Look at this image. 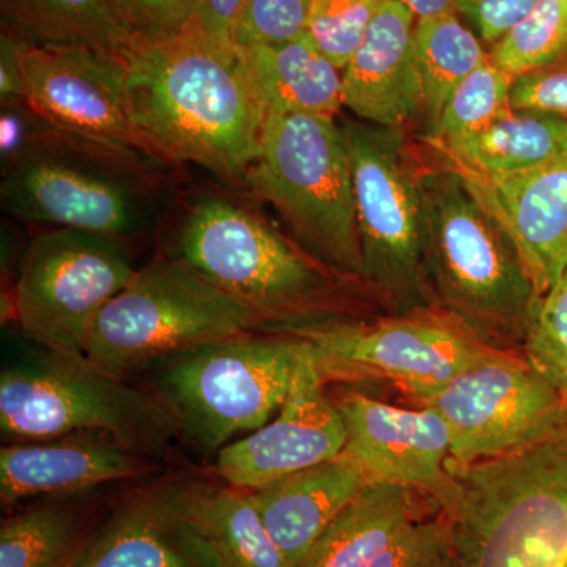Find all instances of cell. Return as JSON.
<instances>
[{
  "instance_id": "cell-1",
  "label": "cell",
  "mask_w": 567,
  "mask_h": 567,
  "mask_svg": "<svg viewBox=\"0 0 567 567\" xmlns=\"http://www.w3.org/2000/svg\"><path fill=\"white\" fill-rule=\"evenodd\" d=\"M134 122L159 162L192 163L244 186L262 144L267 114L238 63L199 28L122 54Z\"/></svg>"
},
{
  "instance_id": "cell-2",
  "label": "cell",
  "mask_w": 567,
  "mask_h": 567,
  "mask_svg": "<svg viewBox=\"0 0 567 567\" xmlns=\"http://www.w3.org/2000/svg\"><path fill=\"white\" fill-rule=\"evenodd\" d=\"M420 185L436 312L477 344L522 353L543 295L516 246L454 167L423 171Z\"/></svg>"
},
{
  "instance_id": "cell-3",
  "label": "cell",
  "mask_w": 567,
  "mask_h": 567,
  "mask_svg": "<svg viewBox=\"0 0 567 567\" xmlns=\"http://www.w3.org/2000/svg\"><path fill=\"white\" fill-rule=\"evenodd\" d=\"M451 473L457 567H567V409L529 445Z\"/></svg>"
},
{
  "instance_id": "cell-4",
  "label": "cell",
  "mask_w": 567,
  "mask_h": 567,
  "mask_svg": "<svg viewBox=\"0 0 567 567\" xmlns=\"http://www.w3.org/2000/svg\"><path fill=\"white\" fill-rule=\"evenodd\" d=\"M171 254L262 317L267 331L293 333L336 322L344 308L341 284L349 281L224 194L189 205Z\"/></svg>"
},
{
  "instance_id": "cell-5",
  "label": "cell",
  "mask_w": 567,
  "mask_h": 567,
  "mask_svg": "<svg viewBox=\"0 0 567 567\" xmlns=\"http://www.w3.org/2000/svg\"><path fill=\"white\" fill-rule=\"evenodd\" d=\"M167 164L82 140L54 125L2 175L0 205L17 221L130 241L152 229Z\"/></svg>"
},
{
  "instance_id": "cell-6",
  "label": "cell",
  "mask_w": 567,
  "mask_h": 567,
  "mask_svg": "<svg viewBox=\"0 0 567 567\" xmlns=\"http://www.w3.org/2000/svg\"><path fill=\"white\" fill-rule=\"evenodd\" d=\"M0 431L9 442L104 432L166 461L178 442L151 391L118 379L85 354L54 352L24 336L3 339Z\"/></svg>"
},
{
  "instance_id": "cell-7",
  "label": "cell",
  "mask_w": 567,
  "mask_h": 567,
  "mask_svg": "<svg viewBox=\"0 0 567 567\" xmlns=\"http://www.w3.org/2000/svg\"><path fill=\"white\" fill-rule=\"evenodd\" d=\"M306 350L301 336L254 331L164 358L137 379L169 416L178 442L218 456L279 412Z\"/></svg>"
},
{
  "instance_id": "cell-8",
  "label": "cell",
  "mask_w": 567,
  "mask_h": 567,
  "mask_svg": "<svg viewBox=\"0 0 567 567\" xmlns=\"http://www.w3.org/2000/svg\"><path fill=\"white\" fill-rule=\"evenodd\" d=\"M244 186L275 208L295 244L349 282H363L352 166L341 123L268 115Z\"/></svg>"
},
{
  "instance_id": "cell-9",
  "label": "cell",
  "mask_w": 567,
  "mask_h": 567,
  "mask_svg": "<svg viewBox=\"0 0 567 567\" xmlns=\"http://www.w3.org/2000/svg\"><path fill=\"white\" fill-rule=\"evenodd\" d=\"M267 331L262 317L173 254L137 268L93 324L85 357L136 380L164 358Z\"/></svg>"
},
{
  "instance_id": "cell-10",
  "label": "cell",
  "mask_w": 567,
  "mask_h": 567,
  "mask_svg": "<svg viewBox=\"0 0 567 567\" xmlns=\"http://www.w3.org/2000/svg\"><path fill=\"white\" fill-rule=\"evenodd\" d=\"M360 235L361 281L394 317L439 315L424 267L420 173L401 126L344 121Z\"/></svg>"
},
{
  "instance_id": "cell-11",
  "label": "cell",
  "mask_w": 567,
  "mask_h": 567,
  "mask_svg": "<svg viewBox=\"0 0 567 567\" xmlns=\"http://www.w3.org/2000/svg\"><path fill=\"white\" fill-rule=\"evenodd\" d=\"M136 270L126 241L82 230H44L21 254L11 319L35 344L85 354L96 319Z\"/></svg>"
},
{
  "instance_id": "cell-12",
  "label": "cell",
  "mask_w": 567,
  "mask_h": 567,
  "mask_svg": "<svg viewBox=\"0 0 567 567\" xmlns=\"http://www.w3.org/2000/svg\"><path fill=\"white\" fill-rule=\"evenodd\" d=\"M290 334L309 342L324 382L383 380L417 406L491 350L440 315L393 317L374 323L336 320Z\"/></svg>"
},
{
  "instance_id": "cell-13",
  "label": "cell",
  "mask_w": 567,
  "mask_h": 567,
  "mask_svg": "<svg viewBox=\"0 0 567 567\" xmlns=\"http://www.w3.org/2000/svg\"><path fill=\"white\" fill-rule=\"evenodd\" d=\"M451 434V466L527 446L561 420L567 401L522 353L486 350L424 405Z\"/></svg>"
},
{
  "instance_id": "cell-14",
  "label": "cell",
  "mask_w": 567,
  "mask_h": 567,
  "mask_svg": "<svg viewBox=\"0 0 567 567\" xmlns=\"http://www.w3.org/2000/svg\"><path fill=\"white\" fill-rule=\"evenodd\" d=\"M20 78L22 99L55 128L159 162L134 122L121 54L24 40Z\"/></svg>"
},
{
  "instance_id": "cell-15",
  "label": "cell",
  "mask_w": 567,
  "mask_h": 567,
  "mask_svg": "<svg viewBox=\"0 0 567 567\" xmlns=\"http://www.w3.org/2000/svg\"><path fill=\"white\" fill-rule=\"evenodd\" d=\"M327 385L308 342L279 412L219 451L216 476L227 486L254 492L341 456L347 442L344 420Z\"/></svg>"
},
{
  "instance_id": "cell-16",
  "label": "cell",
  "mask_w": 567,
  "mask_h": 567,
  "mask_svg": "<svg viewBox=\"0 0 567 567\" xmlns=\"http://www.w3.org/2000/svg\"><path fill=\"white\" fill-rule=\"evenodd\" d=\"M346 425L344 454L374 483L420 492L443 509L453 498L451 434L443 417L429 409H401L357 391L334 399Z\"/></svg>"
},
{
  "instance_id": "cell-17",
  "label": "cell",
  "mask_w": 567,
  "mask_h": 567,
  "mask_svg": "<svg viewBox=\"0 0 567 567\" xmlns=\"http://www.w3.org/2000/svg\"><path fill=\"white\" fill-rule=\"evenodd\" d=\"M163 472L104 432L9 442L0 450V503L14 507L44 498L89 494L114 483H142Z\"/></svg>"
},
{
  "instance_id": "cell-18",
  "label": "cell",
  "mask_w": 567,
  "mask_h": 567,
  "mask_svg": "<svg viewBox=\"0 0 567 567\" xmlns=\"http://www.w3.org/2000/svg\"><path fill=\"white\" fill-rule=\"evenodd\" d=\"M462 175L505 229L544 298L567 267V152L499 181Z\"/></svg>"
},
{
  "instance_id": "cell-19",
  "label": "cell",
  "mask_w": 567,
  "mask_h": 567,
  "mask_svg": "<svg viewBox=\"0 0 567 567\" xmlns=\"http://www.w3.org/2000/svg\"><path fill=\"white\" fill-rule=\"evenodd\" d=\"M416 17L388 0L342 70V104L358 121L401 126L423 110Z\"/></svg>"
},
{
  "instance_id": "cell-20",
  "label": "cell",
  "mask_w": 567,
  "mask_h": 567,
  "mask_svg": "<svg viewBox=\"0 0 567 567\" xmlns=\"http://www.w3.org/2000/svg\"><path fill=\"white\" fill-rule=\"evenodd\" d=\"M76 567H208L175 505L174 477H152L111 506Z\"/></svg>"
},
{
  "instance_id": "cell-21",
  "label": "cell",
  "mask_w": 567,
  "mask_h": 567,
  "mask_svg": "<svg viewBox=\"0 0 567 567\" xmlns=\"http://www.w3.org/2000/svg\"><path fill=\"white\" fill-rule=\"evenodd\" d=\"M372 483L371 476L342 453L249 494L284 558L297 567L331 522Z\"/></svg>"
},
{
  "instance_id": "cell-22",
  "label": "cell",
  "mask_w": 567,
  "mask_h": 567,
  "mask_svg": "<svg viewBox=\"0 0 567 567\" xmlns=\"http://www.w3.org/2000/svg\"><path fill=\"white\" fill-rule=\"evenodd\" d=\"M174 496L208 567H290L249 492L174 477Z\"/></svg>"
},
{
  "instance_id": "cell-23",
  "label": "cell",
  "mask_w": 567,
  "mask_h": 567,
  "mask_svg": "<svg viewBox=\"0 0 567 567\" xmlns=\"http://www.w3.org/2000/svg\"><path fill=\"white\" fill-rule=\"evenodd\" d=\"M238 63L265 114L336 117L342 104V70L308 35L237 50Z\"/></svg>"
},
{
  "instance_id": "cell-24",
  "label": "cell",
  "mask_w": 567,
  "mask_h": 567,
  "mask_svg": "<svg viewBox=\"0 0 567 567\" xmlns=\"http://www.w3.org/2000/svg\"><path fill=\"white\" fill-rule=\"evenodd\" d=\"M103 491L37 499L3 518L0 567H76L110 511Z\"/></svg>"
},
{
  "instance_id": "cell-25",
  "label": "cell",
  "mask_w": 567,
  "mask_h": 567,
  "mask_svg": "<svg viewBox=\"0 0 567 567\" xmlns=\"http://www.w3.org/2000/svg\"><path fill=\"white\" fill-rule=\"evenodd\" d=\"M432 145L458 173L499 181L529 173L567 152V121L513 110L483 132Z\"/></svg>"
},
{
  "instance_id": "cell-26",
  "label": "cell",
  "mask_w": 567,
  "mask_h": 567,
  "mask_svg": "<svg viewBox=\"0 0 567 567\" xmlns=\"http://www.w3.org/2000/svg\"><path fill=\"white\" fill-rule=\"evenodd\" d=\"M420 492L390 483H372L331 522L297 567H369L410 524L420 517Z\"/></svg>"
},
{
  "instance_id": "cell-27",
  "label": "cell",
  "mask_w": 567,
  "mask_h": 567,
  "mask_svg": "<svg viewBox=\"0 0 567 567\" xmlns=\"http://www.w3.org/2000/svg\"><path fill=\"white\" fill-rule=\"evenodd\" d=\"M3 28L35 44L123 54L137 40L121 0H0Z\"/></svg>"
},
{
  "instance_id": "cell-28",
  "label": "cell",
  "mask_w": 567,
  "mask_h": 567,
  "mask_svg": "<svg viewBox=\"0 0 567 567\" xmlns=\"http://www.w3.org/2000/svg\"><path fill=\"white\" fill-rule=\"evenodd\" d=\"M415 51L423 84V110L434 128L451 93L488 61V52L454 9L416 20Z\"/></svg>"
},
{
  "instance_id": "cell-29",
  "label": "cell",
  "mask_w": 567,
  "mask_h": 567,
  "mask_svg": "<svg viewBox=\"0 0 567 567\" xmlns=\"http://www.w3.org/2000/svg\"><path fill=\"white\" fill-rule=\"evenodd\" d=\"M513 74L491 61L473 71L451 93L439 121L431 130V144L461 140L494 125L513 112L511 91Z\"/></svg>"
},
{
  "instance_id": "cell-30",
  "label": "cell",
  "mask_w": 567,
  "mask_h": 567,
  "mask_svg": "<svg viewBox=\"0 0 567 567\" xmlns=\"http://www.w3.org/2000/svg\"><path fill=\"white\" fill-rule=\"evenodd\" d=\"M566 58L567 7L559 0H539L488 50V61L513 76Z\"/></svg>"
},
{
  "instance_id": "cell-31",
  "label": "cell",
  "mask_w": 567,
  "mask_h": 567,
  "mask_svg": "<svg viewBox=\"0 0 567 567\" xmlns=\"http://www.w3.org/2000/svg\"><path fill=\"white\" fill-rule=\"evenodd\" d=\"M388 0H312L306 35L344 70Z\"/></svg>"
},
{
  "instance_id": "cell-32",
  "label": "cell",
  "mask_w": 567,
  "mask_h": 567,
  "mask_svg": "<svg viewBox=\"0 0 567 567\" xmlns=\"http://www.w3.org/2000/svg\"><path fill=\"white\" fill-rule=\"evenodd\" d=\"M522 354L567 401V267L544 295Z\"/></svg>"
},
{
  "instance_id": "cell-33",
  "label": "cell",
  "mask_w": 567,
  "mask_h": 567,
  "mask_svg": "<svg viewBox=\"0 0 567 567\" xmlns=\"http://www.w3.org/2000/svg\"><path fill=\"white\" fill-rule=\"evenodd\" d=\"M456 561L453 522L436 509L432 517H416L369 567H451Z\"/></svg>"
},
{
  "instance_id": "cell-34",
  "label": "cell",
  "mask_w": 567,
  "mask_h": 567,
  "mask_svg": "<svg viewBox=\"0 0 567 567\" xmlns=\"http://www.w3.org/2000/svg\"><path fill=\"white\" fill-rule=\"evenodd\" d=\"M312 0H245L234 29L235 50L305 35Z\"/></svg>"
},
{
  "instance_id": "cell-35",
  "label": "cell",
  "mask_w": 567,
  "mask_h": 567,
  "mask_svg": "<svg viewBox=\"0 0 567 567\" xmlns=\"http://www.w3.org/2000/svg\"><path fill=\"white\" fill-rule=\"evenodd\" d=\"M511 106L567 121V58L514 76Z\"/></svg>"
},
{
  "instance_id": "cell-36",
  "label": "cell",
  "mask_w": 567,
  "mask_h": 567,
  "mask_svg": "<svg viewBox=\"0 0 567 567\" xmlns=\"http://www.w3.org/2000/svg\"><path fill=\"white\" fill-rule=\"evenodd\" d=\"M200 0H121L137 40L171 39L193 24Z\"/></svg>"
},
{
  "instance_id": "cell-37",
  "label": "cell",
  "mask_w": 567,
  "mask_h": 567,
  "mask_svg": "<svg viewBox=\"0 0 567 567\" xmlns=\"http://www.w3.org/2000/svg\"><path fill=\"white\" fill-rule=\"evenodd\" d=\"M51 126L24 99L0 102V173H9Z\"/></svg>"
},
{
  "instance_id": "cell-38",
  "label": "cell",
  "mask_w": 567,
  "mask_h": 567,
  "mask_svg": "<svg viewBox=\"0 0 567 567\" xmlns=\"http://www.w3.org/2000/svg\"><path fill=\"white\" fill-rule=\"evenodd\" d=\"M539 0H454V10L488 47L503 39Z\"/></svg>"
},
{
  "instance_id": "cell-39",
  "label": "cell",
  "mask_w": 567,
  "mask_h": 567,
  "mask_svg": "<svg viewBox=\"0 0 567 567\" xmlns=\"http://www.w3.org/2000/svg\"><path fill=\"white\" fill-rule=\"evenodd\" d=\"M244 6L245 0H200L193 24L221 50L237 52L234 29Z\"/></svg>"
},
{
  "instance_id": "cell-40",
  "label": "cell",
  "mask_w": 567,
  "mask_h": 567,
  "mask_svg": "<svg viewBox=\"0 0 567 567\" xmlns=\"http://www.w3.org/2000/svg\"><path fill=\"white\" fill-rule=\"evenodd\" d=\"M24 39L17 32L3 28L0 37V102L22 99L20 54Z\"/></svg>"
},
{
  "instance_id": "cell-41",
  "label": "cell",
  "mask_w": 567,
  "mask_h": 567,
  "mask_svg": "<svg viewBox=\"0 0 567 567\" xmlns=\"http://www.w3.org/2000/svg\"><path fill=\"white\" fill-rule=\"evenodd\" d=\"M415 13L416 20L454 9V0H399Z\"/></svg>"
},
{
  "instance_id": "cell-42",
  "label": "cell",
  "mask_w": 567,
  "mask_h": 567,
  "mask_svg": "<svg viewBox=\"0 0 567 567\" xmlns=\"http://www.w3.org/2000/svg\"><path fill=\"white\" fill-rule=\"evenodd\" d=\"M559 2L565 3V6L567 7V0H559Z\"/></svg>"
},
{
  "instance_id": "cell-43",
  "label": "cell",
  "mask_w": 567,
  "mask_h": 567,
  "mask_svg": "<svg viewBox=\"0 0 567 567\" xmlns=\"http://www.w3.org/2000/svg\"><path fill=\"white\" fill-rule=\"evenodd\" d=\"M451 567H457L456 561H454V565H453V566H451Z\"/></svg>"
}]
</instances>
